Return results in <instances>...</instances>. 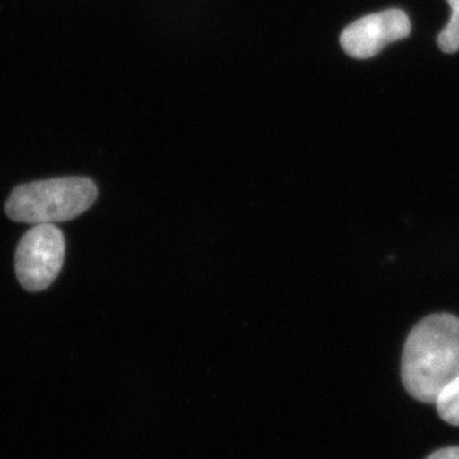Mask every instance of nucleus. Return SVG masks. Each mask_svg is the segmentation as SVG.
<instances>
[{"label": "nucleus", "mask_w": 459, "mask_h": 459, "mask_svg": "<svg viewBox=\"0 0 459 459\" xmlns=\"http://www.w3.org/2000/svg\"><path fill=\"white\" fill-rule=\"evenodd\" d=\"M428 459H459V446L444 448L433 453Z\"/></svg>", "instance_id": "obj_7"}, {"label": "nucleus", "mask_w": 459, "mask_h": 459, "mask_svg": "<svg viewBox=\"0 0 459 459\" xmlns=\"http://www.w3.org/2000/svg\"><path fill=\"white\" fill-rule=\"evenodd\" d=\"M411 22L400 9H388L369 14L347 26L341 35V47L347 56L356 59L376 56L391 42L407 38Z\"/></svg>", "instance_id": "obj_4"}, {"label": "nucleus", "mask_w": 459, "mask_h": 459, "mask_svg": "<svg viewBox=\"0 0 459 459\" xmlns=\"http://www.w3.org/2000/svg\"><path fill=\"white\" fill-rule=\"evenodd\" d=\"M65 240L51 223L35 225L23 235L16 250L18 282L30 292L48 289L63 267Z\"/></svg>", "instance_id": "obj_3"}, {"label": "nucleus", "mask_w": 459, "mask_h": 459, "mask_svg": "<svg viewBox=\"0 0 459 459\" xmlns=\"http://www.w3.org/2000/svg\"><path fill=\"white\" fill-rule=\"evenodd\" d=\"M98 195V186L89 178L35 181L12 192L5 213L13 221L30 225L71 221L90 210Z\"/></svg>", "instance_id": "obj_2"}, {"label": "nucleus", "mask_w": 459, "mask_h": 459, "mask_svg": "<svg viewBox=\"0 0 459 459\" xmlns=\"http://www.w3.org/2000/svg\"><path fill=\"white\" fill-rule=\"evenodd\" d=\"M459 377V318L433 314L419 322L404 343L402 382L415 400L435 403Z\"/></svg>", "instance_id": "obj_1"}, {"label": "nucleus", "mask_w": 459, "mask_h": 459, "mask_svg": "<svg viewBox=\"0 0 459 459\" xmlns=\"http://www.w3.org/2000/svg\"><path fill=\"white\" fill-rule=\"evenodd\" d=\"M448 3L452 8V17L440 33L437 44L444 53L452 54L459 51V0H448Z\"/></svg>", "instance_id": "obj_6"}, {"label": "nucleus", "mask_w": 459, "mask_h": 459, "mask_svg": "<svg viewBox=\"0 0 459 459\" xmlns=\"http://www.w3.org/2000/svg\"><path fill=\"white\" fill-rule=\"evenodd\" d=\"M435 403H437V413L444 421L453 427H459V377L449 383L440 392Z\"/></svg>", "instance_id": "obj_5"}]
</instances>
